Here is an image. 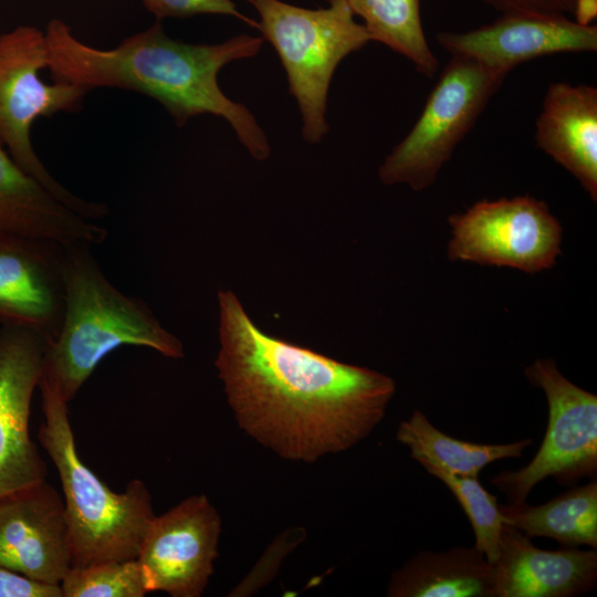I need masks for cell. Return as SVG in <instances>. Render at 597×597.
<instances>
[{
  "mask_svg": "<svg viewBox=\"0 0 597 597\" xmlns=\"http://www.w3.org/2000/svg\"><path fill=\"white\" fill-rule=\"evenodd\" d=\"M214 360L238 426L279 457L312 463L353 448L384 419L394 379L261 331L229 290L218 292Z\"/></svg>",
  "mask_w": 597,
  "mask_h": 597,
  "instance_id": "1",
  "label": "cell"
},
{
  "mask_svg": "<svg viewBox=\"0 0 597 597\" xmlns=\"http://www.w3.org/2000/svg\"><path fill=\"white\" fill-rule=\"evenodd\" d=\"M44 34L54 81L87 92L115 87L144 94L161 104L179 127L198 115L223 117L254 159L269 158L271 146L264 130L218 82L227 64L255 56L263 38L240 34L217 44L185 43L169 38L158 20L107 50L80 41L59 19L48 23Z\"/></svg>",
  "mask_w": 597,
  "mask_h": 597,
  "instance_id": "2",
  "label": "cell"
},
{
  "mask_svg": "<svg viewBox=\"0 0 597 597\" xmlns=\"http://www.w3.org/2000/svg\"><path fill=\"white\" fill-rule=\"evenodd\" d=\"M63 313L46 339L43 371L70 402L97 365L125 345L182 358L184 345L167 331L147 303L122 292L104 274L88 244L64 247Z\"/></svg>",
  "mask_w": 597,
  "mask_h": 597,
  "instance_id": "3",
  "label": "cell"
},
{
  "mask_svg": "<svg viewBox=\"0 0 597 597\" xmlns=\"http://www.w3.org/2000/svg\"><path fill=\"white\" fill-rule=\"evenodd\" d=\"M44 421L38 439L59 473L72 545V567L137 557L156 516L146 484L132 480L114 492L80 458L67 401L43 371Z\"/></svg>",
  "mask_w": 597,
  "mask_h": 597,
  "instance_id": "4",
  "label": "cell"
},
{
  "mask_svg": "<svg viewBox=\"0 0 597 597\" xmlns=\"http://www.w3.org/2000/svg\"><path fill=\"white\" fill-rule=\"evenodd\" d=\"M259 13L263 39L276 51L290 94L302 115V136L320 143L328 133L327 95L338 64L373 41L347 0L306 9L281 0H247Z\"/></svg>",
  "mask_w": 597,
  "mask_h": 597,
  "instance_id": "5",
  "label": "cell"
},
{
  "mask_svg": "<svg viewBox=\"0 0 597 597\" xmlns=\"http://www.w3.org/2000/svg\"><path fill=\"white\" fill-rule=\"evenodd\" d=\"M49 66L44 32L20 25L0 34V144L14 161L61 201L91 220L108 213L102 202L77 197L45 168L31 142L33 124L40 117L81 108L86 90L65 82L49 84L41 72Z\"/></svg>",
  "mask_w": 597,
  "mask_h": 597,
  "instance_id": "6",
  "label": "cell"
},
{
  "mask_svg": "<svg viewBox=\"0 0 597 597\" xmlns=\"http://www.w3.org/2000/svg\"><path fill=\"white\" fill-rule=\"evenodd\" d=\"M507 74L451 55L407 136L378 169L383 184L430 187Z\"/></svg>",
  "mask_w": 597,
  "mask_h": 597,
  "instance_id": "7",
  "label": "cell"
},
{
  "mask_svg": "<svg viewBox=\"0 0 597 597\" xmlns=\"http://www.w3.org/2000/svg\"><path fill=\"white\" fill-rule=\"evenodd\" d=\"M524 374L544 391L548 420L543 442L531 462L491 479L509 504L524 502L532 489L547 478L568 485L582 478L597 476L596 395L564 377L553 359H536Z\"/></svg>",
  "mask_w": 597,
  "mask_h": 597,
  "instance_id": "8",
  "label": "cell"
},
{
  "mask_svg": "<svg viewBox=\"0 0 597 597\" xmlns=\"http://www.w3.org/2000/svg\"><path fill=\"white\" fill-rule=\"evenodd\" d=\"M452 261L507 266L525 273L551 269L561 254L562 226L531 196L481 200L448 219Z\"/></svg>",
  "mask_w": 597,
  "mask_h": 597,
  "instance_id": "9",
  "label": "cell"
},
{
  "mask_svg": "<svg viewBox=\"0 0 597 597\" xmlns=\"http://www.w3.org/2000/svg\"><path fill=\"white\" fill-rule=\"evenodd\" d=\"M220 533V515L205 494L156 515L136 557L147 591L200 597L213 574Z\"/></svg>",
  "mask_w": 597,
  "mask_h": 597,
  "instance_id": "10",
  "label": "cell"
},
{
  "mask_svg": "<svg viewBox=\"0 0 597 597\" xmlns=\"http://www.w3.org/2000/svg\"><path fill=\"white\" fill-rule=\"evenodd\" d=\"M45 346L46 338L34 329L0 326V498L46 478L45 462L29 431Z\"/></svg>",
  "mask_w": 597,
  "mask_h": 597,
  "instance_id": "11",
  "label": "cell"
},
{
  "mask_svg": "<svg viewBox=\"0 0 597 597\" xmlns=\"http://www.w3.org/2000/svg\"><path fill=\"white\" fill-rule=\"evenodd\" d=\"M436 40L451 55L509 74L521 63L542 56L595 52L597 25H579L565 15L504 12L473 30L439 32Z\"/></svg>",
  "mask_w": 597,
  "mask_h": 597,
  "instance_id": "12",
  "label": "cell"
},
{
  "mask_svg": "<svg viewBox=\"0 0 597 597\" xmlns=\"http://www.w3.org/2000/svg\"><path fill=\"white\" fill-rule=\"evenodd\" d=\"M0 565L50 584L72 567L63 498L45 480L0 498Z\"/></svg>",
  "mask_w": 597,
  "mask_h": 597,
  "instance_id": "13",
  "label": "cell"
},
{
  "mask_svg": "<svg viewBox=\"0 0 597 597\" xmlns=\"http://www.w3.org/2000/svg\"><path fill=\"white\" fill-rule=\"evenodd\" d=\"M64 247L0 235V323L28 327L51 339L63 313Z\"/></svg>",
  "mask_w": 597,
  "mask_h": 597,
  "instance_id": "14",
  "label": "cell"
},
{
  "mask_svg": "<svg viewBox=\"0 0 597 597\" xmlns=\"http://www.w3.org/2000/svg\"><path fill=\"white\" fill-rule=\"evenodd\" d=\"M494 565L495 597H573L597 580V549L545 551L503 524Z\"/></svg>",
  "mask_w": 597,
  "mask_h": 597,
  "instance_id": "15",
  "label": "cell"
},
{
  "mask_svg": "<svg viewBox=\"0 0 597 597\" xmlns=\"http://www.w3.org/2000/svg\"><path fill=\"white\" fill-rule=\"evenodd\" d=\"M0 235L92 247L103 243L108 232L61 201L0 144Z\"/></svg>",
  "mask_w": 597,
  "mask_h": 597,
  "instance_id": "16",
  "label": "cell"
},
{
  "mask_svg": "<svg viewBox=\"0 0 597 597\" xmlns=\"http://www.w3.org/2000/svg\"><path fill=\"white\" fill-rule=\"evenodd\" d=\"M536 146L570 172L597 200V88L548 85L535 124Z\"/></svg>",
  "mask_w": 597,
  "mask_h": 597,
  "instance_id": "17",
  "label": "cell"
},
{
  "mask_svg": "<svg viewBox=\"0 0 597 597\" xmlns=\"http://www.w3.org/2000/svg\"><path fill=\"white\" fill-rule=\"evenodd\" d=\"M389 597H495L494 565L474 545L421 551L395 570Z\"/></svg>",
  "mask_w": 597,
  "mask_h": 597,
  "instance_id": "18",
  "label": "cell"
},
{
  "mask_svg": "<svg viewBox=\"0 0 597 597\" xmlns=\"http://www.w3.org/2000/svg\"><path fill=\"white\" fill-rule=\"evenodd\" d=\"M503 523L528 537L545 536L564 545L597 548V480L572 488L551 501L499 504Z\"/></svg>",
  "mask_w": 597,
  "mask_h": 597,
  "instance_id": "19",
  "label": "cell"
},
{
  "mask_svg": "<svg viewBox=\"0 0 597 597\" xmlns=\"http://www.w3.org/2000/svg\"><path fill=\"white\" fill-rule=\"evenodd\" d=\"M396 439L409 448L417 462H430L451 474L471 478H479L492 462L521 458L533 442L531 438L496 444L463 441L440 431L420 410L399 423Z\"/></svg>",
  "mask_w": 597,
  "mask_h": 597,
  "instance_id": "20",
  "label": "cell"
},
{
  "mask_svg": "<svg viewBox=\"0 0 597 597\" xmlns=\"http://www.w3.org/2000/svg\"><path fill=\"white\" fill-rule=\"evenodd\" d=\"M421 0H347L353 13L364 21L373 41L408 59L423 76L432 77L439 61L425 35Z\"/></svg>",
  "mask_w": 597,
  "mask_h": 597,
  "instance_id": "21",
  "label": "cell"
},
{
  "mask_svg": "<svg viewBox=\"0 0 597 597\" xmlns=\"http://www.w3.org/2000/svg\"><path fill=\"white\" fill-rule=\"evenodd\" d=\"M419 463L454 495L471 523L475 537L474 546L494 564L504 524L496 496L486 491L478 478L454 475L426 461Z\"/></svg>",
  "mask_w": 597,
  "mask_h": 597,
  "instance_id": "22",
  "label": "cell"
},
{
  "mask_svg": "<svg viewBox=\"0 0 597 597\" xmlns=\"http://www.w3.org/2000/svg\"><path fill=\"white\" fill-rule=\"evenodd\" d=\"M60 586L63 597H143L148 594L136 558L71 567Z\"/></svg>",
  "mask_w": 597,
  "mask_h": 597,
  "instance_id": "23",
  "label": "cell"
},
{
  "mask_svg": "<svg viewBox=\"0 0 597 597\" xmlns=\"http://www.w3.org/2000/svg\"><path fill=\"white\" fill-rule=\"evenodd\" d=\"M158 21L164 18H189L197 14H223L259 29V22L242 14L231 0H142Z\"/></svg>",
  "mask_w": 597,
  "mask_h": 597,
  "instance_id": "24",
  "label": "cell"
},
{
  "mask_svg": "<svg viewBox=\"0 0 597 597\" xmlns=\"http://www.w3.org/2000/svg\"><path fill=\"white\" fill-rule=\"evenodd\" d=\"M0 597H63L60 584L33 579L0 565Z\"/></svg>",
  "mask_w": 597,
  "mask_h": 597,
  "instance_id": "25",
  "label": "cell"
},
{
  "mask_svg": "<svg viewBox=\"0 0 597 597\" xmlns=\"http://www.w3.org/2000/svg\"><path fill=\"white\" fill-rule=\"evenodd\" d=\"M493 9L504 12H524L548 15H572L575 0H483Z\"/></svg>",
  "mask_w": 597,
  "mask_h": 597,
  "instance_id": "26",
  "label": "cell"
},
{
  "mask_svg": "<svg viewBox=\"0 0 597 597\" xmlns=\"http://www.w3.org/2000/svg\"><path fill=\"white\" fill-rule=\"evenodd\" d=\"M570 18L579 25L596 24L597 0H575Z\"/></svg>",
  "mask_w": 597,
  "mask_h": 597,
  "instance_id": "27",
  "label": "cell"
},
{
  "mask_svg": "<svg viewBox=\"0 0 597 597\" xmlns=\"http://www.w3.org/2000/svg\"><path fill=\"white\" fill-rule=\"evenodd\" d=\"M0 326H1V323H0Z\"/></svg>",
  "mask_w": 597,
  "mask_h": 597,
  "instance_id": "28",
  "label": "cell"
}]
</instances>
